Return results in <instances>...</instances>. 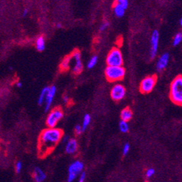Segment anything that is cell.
I'll return each mask as SVG.
<instances>
[{
	"instance_id": "cell-1",
	"label": "cell",
	"mask_w": 182,
	"mask_h": 182,
	"mask_svg": "<svg viewBox=\"0 0 182 182\" xmlns=\"http://www.w3.org/2000/svg\"><path fill=\"white\" fill-rule=\"evenodd\" d=\"M63 131L59 128H49L44 130L39 138V155L45 157L49 154L63 138Z\"/></svg>"
},
{
	"instance_id": "cell-2",
	"label": "cell",
	"mask_w": 182,
	"mask_h": 182,
	"mask_svg": "<svg viewBox=\"0 0 182 182\" xmlns=\"http://www.w3.org/2000/svg\"><path fill=\"white\" fill-rule=\"evenodd\" d=\"M170 97L171 100L175 104L181 105L182 104V77L177 76L171 85Z\"/></svg>"
},
{
	"instance_id": "cell-3",
	"label": "cell",
	"mask_w": 182,
	"mask_h": 182,
	"mask_svg": "<svg viewBox=\"0 0 182 182\" xmlns=\"http://www.w3.org/2000/svg\"><path fill=\"white\" fill-rule=\"evenodd\" d=\"M104 73L109 81L115 82L124 78L126 70L123 66H107L104 70Z\"/></svg>"
},
{
	"instance_id": "cell-4",
	"label": "cell",
	"mask_w": 182,
	"mask_h": 182,
	"mask_svg": "<svg viewBox=\"0 0 182 182\" xmlns=\"http://www.w3.org/2000/svg\"><path fill=\"white\" fill-rule=\"evenodd\" d=\"M107 66H122L123 63V54L118 48H113L108 53L106 59Z\"/></svg>"
},
{
	"instance_id": "cell-5",
	"label": "cell",
	"mask_w": 182,
	"mask_h": 182,
	"mask_svg": "<svg viewBox=\"0 0 182 182\" xmlns=\"http://www.w3.org/2000/svg\"><path fill=\"white\" fill-rule=\"evenodd\" d=\"M63 117V112L60 108H54L49 113L47 118L46 123L49 128H55L57 124Z\"/></svg>"
},
{
	"instance_id": "cell-6",
	"label": "cell",
	"mask_w": 182,
	"mask_h": 182,
	"mask_svg": "<svg viewBox=\"0 0 182 182\" xmlns=\"http://www.w3.org/2000/svg\"><path fill=\"white\" fill-rule=\"evenodd\" d=\"M84 163L81 161H75L68 168V182H73L79 173L83 172Z\"/></svg>"
},
{
	"instance_id": "cell-7",
	"label": "cell",
	"mask_w": 182,
	"mask_h": 182,
	"mask_svg": "<svg viewBox=\"0 0 182 182\" xmlns=\"http://www.w3.org/2000/svg\"><path fill=\"white\" fill-rule=\"evenodd\" d=\"M156 82H157V77L155 75L146 77L141 82L140 91L144 94L149 93L154 89Z\"/></svg>"
},
{
	"instance_id": "cell-8",
	"label": "cell",
	"mask_w": 182,
	"mask_h": 182,
	"mask_svg": "<svg viewBox=\"0 0 182 182\" xmlns=\"http://www.w3.org/2000/svg\"><path fill=\"white\" fill-rule=\"evenodd\" d=\"M126 89L121 84H116L111 89L110 95L114 101H120L126 95Z\"/></svg>"
},
{
	"instance_id": "cell-9",
	"label": "cell",
	"mask_w": 182,
	"mask_h": 182,
	"mask_svg": "<svg viewBox=\"0 0 182 182\" xmlns=\"http://www.w3.org/2000/svg\"><path fill=\"white\" fill-rule=\"evenodd\" d=\"M71 60L74 61V65L73 67V72L75 74H79L83 70V64H82L81 52L78 50H75L70 54Z\"/></svg>"
},
{
	"instance_id": "cell-10",
	"label": "cell",
	"mask_w": 182,
	"mask_h": 182,
	"mask_svg": "<svg viewBox=\"0 0 182 182\" xmlns=\"http://www.w3.org/2000/svg\"><path fill=\"white\" fill-rule=\"evenodd\" d=\"M158 43H159V33L157 31H154L151 37V51L150 56L152 59L154 58V57L157 54V49H158Z\"/></svg>"
},
{
	"instance_id": "cell-11",
	"label": "cell",
	"mask_w": 182,
	"mask_h": 182,
	"mask_svg": "<svg viewBox=\"0 0 182 182\" xmlns=\"http://www.w3.org/2000/svg\"><path fill=\"white\" fill-rule=\"evenodd\" d=\"M56 91L57 89L54 86H51V87H49V91H48L45 99V111H47L50 108L51 103L54 99V97L55 95Z\"/></svg>"
},
{
	"instance_id": "cell-12",
	"label": "cell",
	"mask_w": 182,
	"mask_h": 182,
	"mask_svg": "<svg viewBox=\"0 0 182 182\" xmlns=\"http://www.w3.org/2000/svg\"><path fill=\"white\" fill-rule=\"evenodd\" d=\"M168 62H169V54L168 53H165L163 54L157 63V69L159 71L164 70L168 66Z\"/></svg>"
},
{
	"instance_id": "cell-13",
	"label": "cell",
	"mask_w": 182,
	"mask_h": 182,
	"mask_svg": "<svg viewBox=\"0 0 182 182\" xmlns=\"http://www.w3.org/2000/svg\"><path fill=\"white\" fill-rule=\"evenodd\" d=\"M46 176L45 173L43 171L42 169L40 168L37 167L34 170V178L36 182H43L45 180Z\"/></svg>"
},
{
	"instance_id": "cell-14",
	"label": "cell",
	"mask_w": 182,
	"mask_h": 182,
	"mask_svg": "<svg viewBox=\"0 0 182 182\" xmlns=\"http://www.w3.org/2000/svg\"><path fill=\"white\" fill-rule=\"evenodd\" d=\"M78 149V144L75 139H71L69 141H68L66 146V151L68 154H73L76 152Z\"/></svg>"
},
{
	"instance_id": "cell-15",
	"label": "cell",
	"mask_w": 182,
	"mask_h": 182,
	"mask_svg": "<svg viewBox=\"0 0 182 182\" xmlns=\"http://www.w3.org/2000/svg\"><path fill=\"white\" fill-rule=\"evenodd\" d=\"M132 116H133V113L132 111L129 109L128 107H126L121 111V121L128 122V121L131 119Z\"/></svg>"
},
{
	"instance_id": "cell-16",
	"label": "cell",
	"mask_w": 182,
	"mask_h": 182,
	"mask_svg": "<svg viewBox=\"0 0 182 182\" xmlns=\"http://www.w3.org/2000/svg\"><path fill=\"white\" fill-rule=\"evenodd\" d=\"M70 63H71V56H67L62 61L60 64V69L62 71H67L70 68Z\"/></svg>"
},
{
	"instance_id": "cell-17",
	"label": "cell",
	"mask_w": 182,
	"mask_h": 182,
	"mask_svg": "<svg viewBox=\"0 0 182 182\" xmlns=\"http://www.w3.org/2000/svg\"><path fill=\"white\" fill-rule=\"evenodd\" d=\"M125 10H125L124 8H123V7H122L121 5L119 4V3H118L117 1L115 3L114 13L117 17H118V18H121V17L123 16V15H124V13H125Z\"/></svg>"
},
{
	"instance_id": "cell-18",
	"label": "cell",
	"mask_w": 182,
	"mask_h": 182,
	"mask_svg": "<svg viewBox=\"0 0 182 182\" xmlns=\"http://www.w3.org/2000/svg\"><path fill=\"white\" fill-rule=\"evenodd\" d=\"M48 91H49V87H45L42 90L40 94H39V99H38V104L39 105H42L45 102L46 96H47Z\"/></svg>"
},
{
	"instance_id": "cell-19",
	"label": "cell",
	"mask_w": 182,
	"mask_h": 182,
	"mask_svg": "<svg viewBox=\"0 0 182 182\" xmlns=\"http://www.w3.org/2000/svg\"><path fill=\"white\" fill-rule=\"evenodd\" d=\"M36 47L38 51H42L45 49V40L43 37H39L37 38V42H36Z\"/></svg>"
},
{
	"instance_id": "cell-20",
	"label": "cell",
	"mask_w": 182,
	"mask_h": 182,
	"mask_svg": "<svg viewBox=\"0 0 182 182\" xmlns=\"http://www.w3.org/2000/svg\"><path fill=\"white\" fill-rule=\"evenodd\" d=\"M90 122H91L90 115H89V114L85 115V116H84V118L83 123H82V126H81L82 131H84L86 129H87V126H89V123H90Z\"/></svg>"
},
{
	"instance_id": "cell-21",
	"label": "cell",
	"mask_w": 182,
	"mask_h": 182,
	"mask_svg": "<svg viewBox=\"0 0 182 182\" xmlns=\"http://www.w3.org/2000/svg\"><path fill=\"white\" fill-rule=\"evenodd\" d=\"M119 128L120 131L123 133H127L129 130V126H128V122H125L121 121L119 123Z\"/></svg>"
},
{
	"instance_id": "cell-22",
	"label": "cell",
	"mask_w": 182,
	"mask_h": 182,
	"mask_svg": "<svg viewBox=\"0 0 182 182\" xmlns=\"http://www.w3.org/2000/svg\"><path fill=\"white\" fill-rule=\"evenodd\" d=\"M97 60H98V57H97V56L95 55L92 57L89 60V61L88 62V64H87L88 68H94V67L95 66V65L97 64Z\"/></svg>"
},
{
	"instance_id": "cell-23",
	"label": "cell",
	"mask_w": 182,
	"mask_h": 182,
	"mask_svg": "<svg viewBox=\"0 0 182 182\" xmlns=\"http://www.w3.org/2000/svg\"><path fill=\"white\" fill-rule=\"evenodd\" d=\"M181 40H182V34L181 33H178L176 36H175L174 38H173V44L174 46H177L181 42Z\"/></svg>"
},
{
	"instance_id": "cell-24",
	"label": "cell",
	"mask_w": 182,
	"mask_h": 182,
	"mask_svg": "<svg viewBox=\"0 0 182 182\" xmlns=\"http://www.w3.org/2000/svg\"><path fill=\"white\" fill-rule=\"evenodd\" d=\"M22 168H23V163H22V162H20V161L17 162L16 164H15V171H16V173H20Z\"/></svg>"
},
{
	"instance_id": "cell-25",
	"label": "cell",
	"mask_w": 182,
	"mask_h": 182,
	"mask_svg": "<svg viewBox=\"0 0 182 182\" xmlns=\"http://www.w3.org/2000/svg\"><path fill=\"white\" fill-rule=\"evenodd\" d=\"M117 2L119 3L125 10H126L128 8V1L127 0H118V1H117Z\"/></svg>"
},
{
	"instance_id": "cell-26",
	"label": "cell",
	"mask_w": 182,
	"mask_h": 182,
	"mask_svg": "<svg viewBox=\"0 0 182 182\" xmlns=\"http://www.w3.org/2000/svg\"><path fill=\"white\" fill-rule=\"evenodd\" d=\"M154 173H155V171H154L153 168H149L147 172H146V176L147 178H151L154 174Z\"/></svg>"
},
{
	"instance_id": "cell-27",
	"label": "cell",
	"mask_w": 182,
	"mask_h": 182,
	"mask_svg": "<svg viewBox=\"0 0 182 182\" xmlns=\"http://www.w3.org/2000/svg\"><path fill=\"white\" fill-rule=\"evenodd\" d=\"M129 149H130L129 144H128V143L125 144L124 147H123V155H126V154L128 153V152H129Z\"/></svg>"
},
{
	"instance_id": "cell-28",
	"label": "cell",
	"mask_w": 182,
	"mask_h": 182,
	"mask_svg": "<svg viewBox=\"0 0 182 182\" xmlns=\"http://www.w3.org/2000/svg\"><path fill=\"white\" fill-rule=\"evenodd\" d=\"M108 26H109V23H107V22L103 23L102 25H100V27H99V31H105L106 29L108 28Z\"/></svg>"
},
{
	"instance_id": "cell-29",
	"label": "cell",
	"mask_w": 182,
	"mask_h": 182,
	"mask_svg": "<svg viewBox=\"0 0 182 182\" xmlns=\"http://www.w3.org/2000/svg\"><path fill=\"white\" fill-rule=\"evenodd\" d=\"M75 133H76V134H78V135L81 134L83 132V131H82L81 126L80 125H77L75 128Z\"/></svg>"
},
{
	"instance_id": "cell-30",
	"label": "cell",
	"mask_w": 182,
	"mask_h": 182,
	"mask_svg": "<svg viewBox=\"0 0 182 182\" xmlns=\"http://www.w3.org/2000/svg\"><path fill=\"white\" fill-rule=\"evenodd\" d=\"M85 178H86V173L82 172L81 173L80 178H79V181H78V182H84Z\"/></svg>"
},
{
	"instance_id": "cell-31",
	"label": "cell",
	"mask_w": 182,
	"mask_h": 182,
	"mask_svg": "<svg viewBox=\"0 0 182 182\" xmlns=\"http://www.w3.org/2000/svg\"><path fill=\"white\" fill-rule=\"evenodd\" d=\"M63 102L65 103H68V101H69V97H68V95H64L63 97Z\"/></svg>"
},
{
	"instance_id": "cell-32",
	"label": "cell",
	"mask_w": 182,
	"mask_h": 182,
	"mask_svg": "<svg viewBox=\"0 0 182 182\" xmlns=\"http://www.w3.org/2000/svg\"><path fill=\"white\" fill-rule=\"evenodd\" d=\"M28 9H25L23 10V16H25L27 14H28Z\"/></svg>"
},
{
	"instance_id": "cell-33",
	"label": "cell",
	"mask_w": 182,
	"mask_h": 182,
	"mask_svg": "<svg viewBox=\"0 0 182 182\" xmlns=\"http://www.w3.org/2000/svg\"><path fill=\"white\" fill-rule=\"evenodd\" d=\"M16 85H17V87H19V88H20V87H22V83L21 82H18V83H17Z\"/></svg>"
},
{
	"instance_id": "cell-34",
	"label": "cell",
	"mask_w": 182,
	"mask_h": 182,
	"mask_svg": "<svg viewBox=\"0 0 182 182\" xmlns=\"http://www.w3.org/2000/svg\"><path fill=\"white\" fill-rule=\"evenodd\" d=\"M57 27L58 28H62V25L60 23H58V24H57Z\"/></svg>"
},
{
	"instance_id": "cell-35",
	"label": "cell",
	"mask_w": 182,
	"mask_h": 182,
	"mask_svg": "<svg viewBox=\"0 0 182 182\" xmlns=\"http://www.w3.org/2000/svg\"><path fill=\"white\" fill-rule=\"evenodd\" d=\"M179 23H180V25H182V19H181V18L180 19V20H179Z\"/></svg>"
}]
</instances>
